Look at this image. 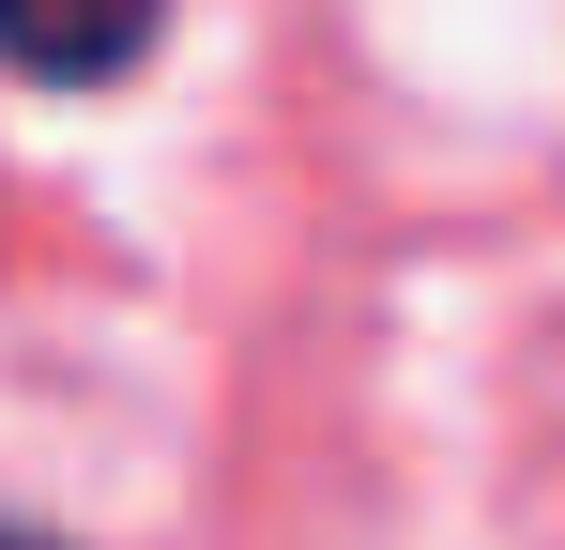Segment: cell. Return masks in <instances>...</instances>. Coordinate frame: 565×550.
I'll return each instance as SVG.
<instances>
[{"mask_svg":"<svg viewBox=\"0 0 565 550\" xmlns=\"http://www.w3.org/2000/svg\"><path fill=\"white\" fill-rule=\"evenodd\" d=\"M169 0H0V62L31 92H107L122 62H153Z\"/></svg>","mask_w":565,"mask_h":550,"instance_id":"cell-1","label":"cell"},{"mask_svg":"<svg viewBox=\"0 0 565 550\" xmlns=\"http://www.w3.org/2000/svg\"><path fill=\"white\" fill-rule=\"evenodd\" d=\"M0 550H46V536H0Z\"/></svg>","mask_w":565,"mask_h":550,"instance_id":"cell-2","label":"cell"}]
</instances>
